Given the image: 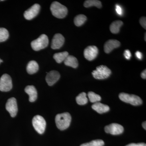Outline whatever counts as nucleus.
Here are the masks:
<instances>
[{"mask_svg": "<svg viewBox=\"0 0 146 146\" xmlns=\"http://www.w3.org/2000/svg\"><path fill=\"white\" fill-rule=\"evenodd\" d=\"M3 62V60H1V59H0V63H1V62Z\"/></svg>", "mask_w": 146, "mask_h": 146, "instance_id": "f704fd0d", "label": "nucleus"}, {"mask_svg": "<svg viewBox=\"0 0 146 146\" xmlns=\"http://www.w3.org/2000/svg\"><path fill=\"white\" fill-rule=\"evenodd\" d=\"M39 70V65L36 61L31 60L28 64L27 67V72L30 74H33Z\"/></svg>", "mask_w": 146, "mask_h": 146, "instance_id": "a211bd4d", "label": "nucleus"}, {"mask_svg": "<svg viewBox=\"0 0 146 146\" xmlns=\"http://www.w3.org/2000/svg\"><path fill=\"white\" fill-rule=\"evenodd\" d=\"M122 21H114L110 25V31L113 34H117L120 31L121 27L123 25Z\"/></svg>", "mask_w": 146, "mask_h": 146, "instance_id": "6ab92c4d", "label": "nucleus"}, {"mask_svg": "<svg viewBox=\"0 0 146 146\" xmlns=\"http://www.w3.org/2000/svg\"><path fill=\"white\" fill-rule=\"evenodd\" d=\"M50 10L54 17L60 19L65 18L68 12L67 7L57 1L54 2L52 3Z\"/></svg>", "mask_w": 146, "mask_h": 146, "instance_id": "f03ea898", "label": "nucleus"}, {"mask_svg": "<svg viewBox=\"0 0 146 146\" xmlns=\"http://www.w3.org/2000/svg\"><path fill=\"white\" fill-rule=\"evenodd\" d=\"M104 129L106 133L117 135L121 134L123 132L124 128L121 125L113 123L106 126Z\"/></svg>", "mask_w": 146, "mask_h": 146, "instance_id": "1a4fd4ad", "label": "nucleus"}, {"mask_svg": "<svg viewBox=\"0 0 146 146\" xmlns=\"http://www.w3.org/2000/svg\"><path fill=\"white\" fill-rule=\"evenodd\" d=\"M72 120L71 115L68 112L58 114L55 117L56 126L60 130H64L70 126Z\"/></svg>", "mask_w": 146, "mask_h": 146, "instance_id": "f257e3e1", "label": "nucleus"}, {"mask_svg": "<svg viewBox=\"0 0 146 146\" xmlns=\"http://www.w3.org/2000/svg\"><path fill=\"white\" fill-rule=\"evenodd\" d=\"M121 100L127 103L130 104L133 106H139L143 103L141 98L134 95H129L126 93H122L119 95Z\"/></svg>", "mask_w": 146, "mask_h": 146, "instance_id": "39448f33", "label": "nucleus"}, {"mask_svg": "<svg viewBox=\"0 0 146 146\" xmlns=\"http://www.w3.org/2000/svg\"><path fill=\"white\" fill-rule=\"evenodd\" d=\"M145 41H146V33H145Z\"/></svg>", "mask_w": 146, "mask_h": 146, "instance_id": "72a5a7b5", "label": "nucleus"}, {"mask_svg": "<svg viewBox=\"0 0 146 146\" xmlns=\"http://www.w3.org/2000/svg\"><path fill=\"white\" fill-rule=\"evenodd\" d=\"M33 125L35 130L39 134L44 133L46 127V122L44 119L40 115L35 116L33 119Z\"/></svg>", "mask_w": 146, "mask_h": 146, "instance_id": "423d86ee", "label": "nucleus"}, {"mask_svg": "<svg viewBox=\"0 0 146 146\" xmlns=\"http://www.w3.org/2000/svg\"><path fill=\"white\" fill-rule=\"evenodd\" d=\"M142 125H143V127L144 128V129H146V121L144 122L143 123V124H142Z\"/></svg>", "mask_w": 146, "mask_h": 146, "instance_id": "473e14b6", "label": "nucleus"}, {"mask_svg": "<svg viewBox=\"0 0 146 146\" xmlns=\"http://www.w3.org/2000/svg\"><path fill=\"white\" fill-rule=\"evenodd\" d=\"M141 76L143 79H146V70H144L141 74Z\"/></svg>", "mask_w": 146, "mask_h": 146, "instance_id": "2f4dec72", "label": "nucleus"}, {"mask_svg": "<svg viewBox=\"0 0 146 146\" xmlns=\"http://www.w3.org/2000/svg\"><path fill=\"white\" fill-rule=\"evenodd\" d=\"M115 10H116V12L119 14V15H122L123 14V10L121 7L119 5H116L115 6Z\"/></svg>", "mask_w": 146, "mask_h": 146, "instance_id": "c85d7f7f", "label": "nucleus"}, {"mask_svg": "<svg viewBox=\"0 0 146 146\" xmlns=\"http://www.w3.org/2000/svg\"><path fill=\"white\" fill-rule=\"evenodd\" d=\"M6 109L9 112L11 117H14L16 116L18 109L16 98H12L8 100L6 104Z\"/></svg>", "mask_w": 146, "mask_h": 146, "instance_id": "9d476101", "label": "nucleus"}, {"mask_svg": "<svg viewBox=\"0 0 146 146\" xmlns=\"http://www.w3.org/2000/svg\"><path fill=\"white\" fill-rule=\"evenodd\" d=\"M121 43L119 41L115 39H110L105 44L104 46V52L108 54L111 52L114 49L120 46Z\"/></svg>", "mask_w": 146, "mask_h": 146, "instance_id": "4468645a", "label": "nucleus"}, {"mask_svg": "<svg viewBox=\"0 0 146 146\" xmlns=\"http://www.w3.org/2000/svg\"><path fill=\"white\" fill-rule=\"evenodd\" d=\"M87 20V17L83 14H80L76 16L74 23L76 26L80 27L83 25Z\"/></svg>", "mask_w": 146, "mask_h": 146, "instance_id": "4be33fe9", "label": "nucleus"}, {"mask_svg": "<svg viewBox=\"0 0 146 146\" xmlns=\"http://www.w3.org/2000/svg\"><path fill=\"white\" fill-rule=\"evenodd\" d=\"M65 38L60 33L56 34L53 36L51 43V48L53 49L60 48L64 44Z\"/></svg>", "mask_w": 146, "mask_h": 146, "instance_id": "f8f14e48", "label": "nucleus"}, {"mask_svg": "<svg viewBox=\"0 0 146 146\" xmlns=\"http://www.w3.org/2000/svg\"><path fill=\"white\" fill-rule=\"evenodd\" d=\"M84 7L88 8L92 6L96 7L97 8H101L102 7L101 1L98 0H87L84 3Z\"/></svg>", "mask_w": 146, "mask_h": 146, "instance_id": "412c9836", "label": "nucleus"}, {"mask_svg": "<svg viewBox=\"0 0 146 146\" xmlns=\"http://www.w3.org/2000/svg\"><path fill=\"white\" fill-rule=\"evenodd\" d=\"M40 9V5L38 4H35L25 11L24 14V17L27 20H31L38 15Z\"/></svg>", "mask_w": 146, "mask_h": 146, "instance_id": "9b49d317", "label": "nucleus"}, {"mask_svg": "<svg viewBox=\"0 0 146 146\" xmlns=\"http://www.w3.org/2000/svg\"><path fill=\"white\" fill-rule=\"evenodd\" d=\"M140 24L145 29H146V18L145 17H141L140 20Z\"/></svg>", "mask_w": 146, "mask_h": 146, "instance_id": "bb28decb", "label": "nucleus"}, {"mask_svg": "<svg viewBox=\"0 0 146 146\" xmlns=\"http://www.w3.org/2000/svg\"><path fill=\"white\" fill-rule=\"evenodd\" d=\"M48 36L45 34H42L37 39L31 42V46L34 50L39 51L46 48L48 45Z\"/></svg>", "mask_w": 146, "mask_h": 146, "instance_id": "20e7f679", "label": "nucleus"}, {"mask_svg": "<svg viewBox=\"0 0 146 146\" xmlns=\"http://www.w3.org/2000/svg\"><path fill=\"white\" fill-rule=\"evenodd\" d=\"M25 91L29 95L30 102H33L36 100L37 98V91L34 86L31 85L26 86L25 89Z\"/></svg>", "mask_w": 146, "mask_h": 146, "instance_id": "2eb2a0df", "label": "nucleus"}, {"mask_svg": "<svg viewBox=\"0 0 146 146\" xmlns=\"http://www.w3.org/2000/svg\"><path fill=\"white\" fill-rule=\"evenodd\" d=\"M9 36L8 31L4 28H0V42L7 40Z\"/></svg>", "mask_w": 146, "mask_h": 146, "instance_id": "393cba45", "label": "nucleus"}, {"mask_svg": "<svg viewBox=\"0 0 146 146\" xmlns=\"http://www.w3.org/2000/svg\"><path fill=\"white\" fill-rule=\"evenodd\" d=\"M89 100L92 103L98 102L101 100V97L99 95L95 94L94 92H89L88 94Z\"/></svg>", "mask_w": 146, "mask_h": 146, "instance_id": "b1692460", "label": "nucleus"}, {"mask_svg": "<svg viewBox=\"0 0 146 146\" xmlns=\"http://www.w3.org/2000/svg\"><path fill=\"white\" fill-rule=\"evenodd\" d=\"M64 64L66 66L76 68L78 67V62L77 59L74 56L72 55H68L64 61Z\"/></svg>", "mask_w": 146, "mask_h": 146, "instance_id": "f3484780", "label": "nucleus"}, {"mask_svg": "<svg viewBox=\"0 0 146 146\" xmlns=\"http://www.w3.org/2000/svg\"><path fill=\"white\" fill-rule=\"evenodd\" d=\"M76 101L80 105H84L88 102V99L86 98V94L84 92H82L76 98Z\"/></svg>", "mask_w": 146, "mask_h": 146, "instance_id": "5701e85b", "label": "nucleus"}, {"mask_svg": "<svg viewBox=\"0 0 146 146\" xmlns=\"http://www.w3.org/2000/svg\"><path fill=\"white\" fill-rule=\"evenodd\" d=\"M12 88L11 78L7 74L3 75L0 78V91L7 92L10 91Z\"/></svg>", "mask_w": 146, "mask_h": 146, "instance_id": "0eeeda50", "label": "nucleus"}, {"mask_svg": "<svg viewBox=\"0 0 146 146\" xmlns=\"http://www.w3.org/2000/svg\"><path fill=\"white\" fill-rule=\"evenodd\" d=\"M99 50L96 46H89L84 50V55L87 60L91 61L94 60L98 54Z\"/></svg>", "mask_w": 146, "mask_h": 146, "instance_id": "6e6552de", "label": "nucleus"}, {"mask_svg": "<svg viewBox=\"0 0 146 146\" xmlns=\"http://www.w3.org/2000/svg\"><path fill=\"white\" fill-rule=\"evenodd\" d=\"M60 78V74L58 72L53 70L47 74L46 80L49 86H51L56 83Z\"/></svg>", "mask_w": 146, "mask_h": 146, "instance_id": "ddd939ff", "label": "nucleus"}, {"mask_svg": "<svg viewBox=\"0 0 146 146\" xmlns=\"http://www.w3.org/2000/svg\"><path fill=\"white\" fill-rule=\"evenodd\" d=\"M68 55L69 53L68 52L57 53L54 55L53 58L57 63H60L64 61Z\"/></svg>", "mask_w": 146, "mask_h": 146, "instance_id": "aec40b11", "label": "nucleus"}, {"mask_svg": "<svg viewBox=\"0 0 146 146\" xmlns=\"http://www.w3.org/2000/svg\"><path fill=\"white\" fill-rule=\"evenodd\" d=\"M124 55L125 57L127 59L129 60V59H130L131 57V53L129 50H125L124 52Z\"/></svg>", "mask_w": 146, "mask_h": 146, "instance_id": "cd10ccee", "label": "nucleus"}, {"mask_svg": "<svg viewBox=\"0 0 146 146\" xmlns=\"http://www.w3.org/2000/svg\"><path fill=\"white\" fill-rule=\"evenodd\" d=\"M126 146H146L145 143H131L127 145Z\"/></svg>", "mask_w": 146, "mask_h": 146, "instance_id": "c756f323", "label": "nucleus"}, {"mask_svg": "<svg viewBox=\"0 0 146 146\" xmlns=\"http://www.w3.org/2000/svg\"><path fill=\"white\" fill-rule=\"evenodd\" d=\"M135 55H136V57L139 59V60H141L143 58V55H142V53L139 51H137L135 53Z\"/></svg>", "mask_w": 146, "mask_h": 146, "instance_id": "7c9ffc66", "label": "nucleus"}, {"mask_svg": "<svg viewBox=\"0 0 146 146\" xmlns=\"http://www.w3.org/2000/svg\"><path fill=\"white\" fill-rule=\"evenodd\" d=\"M92 108L100 114L105 113L110 110V108L108 106L102 104L99 102L94 103L92 106Z\"/></svg>", "mask_w": 146, "mask_h": 146, "instance_id": "dca6fc26", "label": "nucleus"}, {"mask_svg": "<svg viewBox=\"0 0 146 146\" xmlns=\"http://www.w3.org/2000/svg\"><path fill=\"white\" fill-rule=\"evenodd\" d=\"M111 70L105 65H100L92 72V75L96 79L102 80L109 77L111 75Z\"/></svg>", "mask_w": 146, "mask_h": 146, "instance_id": "7ed1b4c3", "label": "nucleus"}, {"mask_svg": "<svg viewBox=\"0 0 146 146\" xmlns=\"http://www.w3.org/2000/svg\"><path fill=\"white\" fill-rule=\"evenodd\" d=\"M104 145V143L103 141L98 139L94 140L89 143L82 144L80 146H103Z\"/></svg>", "mask_w": 146, "mask_h": 146, "instance_id": "a878e982", "label": "nucleus"}]
</instances>
